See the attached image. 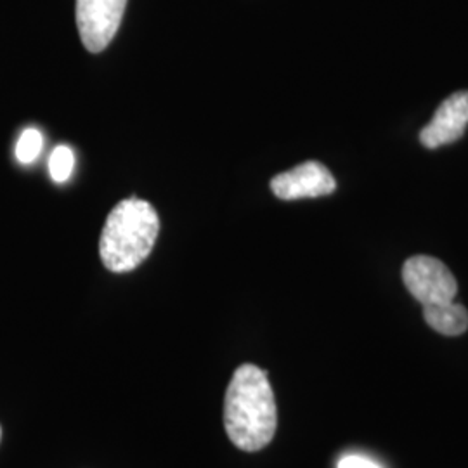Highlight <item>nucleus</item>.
<instances>
[{"mask_svg":"<svg viewBox=\"0 0 468 468\" xmlns=\"http://www.w3.org/2000/svg\"><path fill=\"white\" fill-rule=\"evenodd\" d=\"M229 441L243 452H261L276 434L278 411L268 373L253 365L234 371L224 402Z\"/></svg>","mask_w":468,"mask_h":468,"instance_id":"nucleus-1","label":"nucleus"},{"mask_svg":"<svg viewBox=\"0 0 468 468\" xmlns=\"http://www.w3.org/2000/svg\"><path fill=\"white\" fill-rule=\"evenodd\" d=\"M160 231V218L148 201H120L106 218L100 239L101 261L112 272H129L150 255Z\"/></svg>","mask_w":468,"mask_h":468,"instance_id":"nucleus-2","label":"nucleus"},{"mask_svg":"<svg viewBox=\"0 0 468 468\" xmlns=\"http://www.w3.org/2000/svg\"><path fill=\"white\" fill-rule=\"evenodd\" d=\"M402 282L421 305L452 302L458 293V283L452 271L444 262L429 255L410 257L402 266Z\"/></svg>","mask_w":468,"mask_h":468,"instance_id":"nucleus-3","label":"nucleus"},{"mask_svg":"<svg viewBox=\"0 0 468 468\" xmlns=\"http://www.w3.org/2000/svg\"><path fill=\"white\" fill-rule=\"evenodd\" d=\"M127 0H77L75 16L85 49L101 52L117 35Z\"/></svg>","mask_w":468,"mask_h":468,"instance_id":"nucleus-4","label":"nucleus"},{"mask_svg":"<svg viewBox=\"0 0 468 468\" xmlns=\"http://www.w3.org/2000/svg\"><path fill=\"white\" fill-rule=\"evenodd\" d=\"M336 181L332 172L319 162H305L271 181L272 193L288 201L326 197L334 193Z\"/></svg>","mask_w":468,"mask_h":468,"instance_id":"nucleus-5","label":"nucleus"},{"mask_svg":"<svg viewBox=\"0 0 468 468\" xmlns=\"http://www.w3.org/2000/svg\"><path fill=\"white\" fill-rule=\"evenodd\" d=\"M467 125L468 90H460L441 102L432 122L421 129L420 143L431 150L452 144L465 134Z\"/></svg>","mask_w":468,"mask_h":468,"instance_id":"nucleus-6","label":"nucleus"},{"mask_svg":"<svg viewBox=\"0 0 468 468\" xmlns=\"http://www.w3.org/2000/svg\"><path fill=\"white\" fill-rule=\"evenodd\" d=\"M423 319L437 334L458 336L468 330V311L456 302L423 305Z\"/></svg>","mask_w":468,"mask_h":468,"instance_id":"nucleus-7","label":"nucleus"},{"mask_svg":"<svg viewBox=\"0 0 468 468\" xmlns=\"http://www.w3.org/2000/svg\"><path fill=\"white\" fill-rule=\"evenodd\" d=\"M75 167V154L68 146H58L50 153L49 174L54 183H65Z\"/></svg>","mask_w":468,"mask_h":468,"instance_id":"nucleus-8","label":"nucleus"},{"mask_svg":"<svg viewBox=\"0 0 468 468\" xmlns=\"http://www.w3.org/2000/svg\"><path fill=\"white\" fill-rule=\"evenodd\" d=\"M44 146V139L42 134L37 131V129H27L19 141H17L16 146V158L21 164H32L37 160V156L40 154Z\"/></svg>","mask_w":468,"mask_h":468,"instance_id":"nucleus-9","label":"nucleus"},{"mask_svg":"<svg viewBox=\"0 0 468 468\" xmlns=\"http://www.w3.org/2000/svg\"><path fill=\"white\" fill-rule=\"evenodd\" d=\"M338 468H382L373 460L359 456V454H347L338 462Z\"/></svg>","mask_w":468,"mask_h":468,"instance_id":"nucleus-10","label":"nucleus"}]
</instances>
